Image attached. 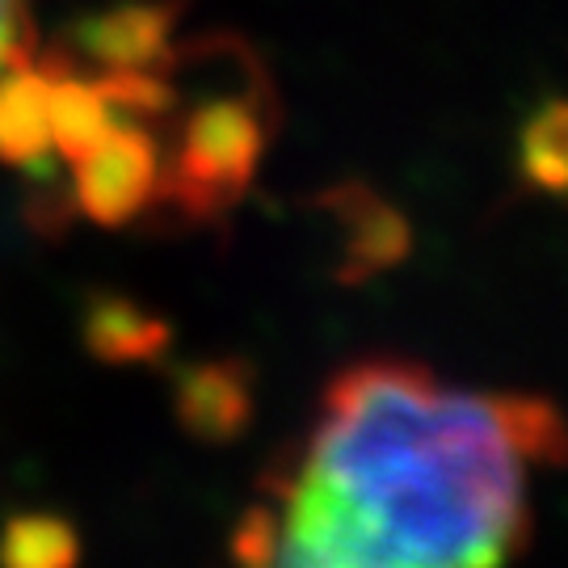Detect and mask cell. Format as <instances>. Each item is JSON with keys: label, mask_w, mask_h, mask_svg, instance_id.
<instances>
[{"label": "cell", "mask_w": 568, "mask_h": 568, "mask_svg": "<svg viewBox=\"0 0 568 568\" xmlns=\"http://www.w3.org/2000/svg\"><path fill=\"white\" fill-rule=\"evenodd\" d=\"M173 18H178V4L135 0L81 26V42L102 68H164Z\"/></svg>", "instance_id": "cell-6"}, {"label": "cell", "mask_w": 568, "mask_h": 568, "mask_svg": "<svg viewBox=\"0 0 568 568\" xmlns=\"http://www.w3.org/2000/svg\"><path fill=\"white\" fill-rule=\"evenodd\" d=\"M30 55V18L26 0H0V68Z\"/></svg>", "instance_id": "cell-12"}, {"label": "cell", "mask_w": 568, "mask_h": 568, "mask_svg": "<svg viewBox=\"0 0 568 568\" xmlns=\"http://www.w3.org/2000/svg\"><path fill=\"white\" fill-rule=\"evenodd\" d=\"M270 143V122L257 93L211 98L190 119L173 156L161 164V194L190 220H224L241 203Z\"/></svg>", "instance_id": "cell-2"}, {"label": "cell", "mask_w": 568, "mask_h": 568, "mask_svg": "<svg viewBox=\"0 0 568 568\" xmlns=\"http://www.w3.org/2000/svg\"><path fill=\"white\" fill-rule=\"evenodd\" d=\"M565 426L539 396H467L408 363L328 384L286 501L379 568H506L530 530L527 464H560Z\"/></svg>", "instance_id": "cell-1"}, {"label": "cell", "mask_w": 568, "mask_h": 568, "mask_svg": "<svg viewBox=\"0 0 568 568\" xmlns=\"http://www.w3.org/2000/svg\"><path fill=\"white\" fill-rule=\"evenodd\" d=\"M51 72H55L51 77V148H55V156L72 164L81 161L119 119H114V110H110L93 77L77 72L60 55H51Z\"/></svg>", "instance_id": "cell-8"}, {"label": "cell", "mask_w": 568, "mask_h": 568, "mask_svg": "<svg viewBox=\"0 0 568 568\" xmlns=\"http://www.w3.org/2000/svg\"><path fill=\"white\" fill-rule=\"evenodd\" d=\"M518 169H523V182L548 199L565 194V173H568V114L565 102L551 98L544 102L530 122L523 126V140H518Z\"/></svg>", "instance_id": "cell-11"}, {"label": "cell", "mask_w": 568, "mask_h": 568, "mask_svg": "<svg viewBox=\"0 0 568 568\" xmlns=\"http://www.w3.org/2000/svg\"><path fill=\"white\" fill-rule=\"evenodd\" d=\"M84 342L102 363H152L169 345V325L122 295H98L84 312Z\"/></svg>", "instance_id": "cell-9"}, {"label": "cell", "mask_w": 568, "mask_h": 568, "mask_svg": "<svg viewBox=\"0 0 568 568\" xmlns=\"http://www.w3.org/2000/svg\"><path fill=\"white\" fill-rule=\"evenodd\" d=\"M81 535L60 514H13L0 527V568H77Z\"/></svg>", "instance_id": "cell-10"}, {"label": "cell", "mask_w": 568, "mask_h": 568, "mask_svg": "<svg viewBox=\"0 0 568 568\" xmlns=\"http://www.w3.org/2000/svg\"><path fill=\"white\" fill-rule=\"evenodd\" d=\"M51 55H21L0 68V164L34 173L55 156L51 148Z\"/></svg>", "instance_id": "cell-4"}, {"label": "cell", "mask_w": 568, "mask_h": 568, "mask_svg": "<svg viewBox=\"0 0 568 568\" xmlns=\"http://www.w3.org/2000/svg\"><path fill=\"white\" fill-rule=\"evenodd\" d=\"M328 206L345 224V270L342 278L358 283L408 253V224L371 190H337Z\"/></svg>", "instance_id": "cell-7"}, {"label": "cell", "mask_w": 568, "mask_h": 568, "mask_svg": "<svg viewBox=\"0 0 568 568\" xmlns=\"http://www.w3.org/2000/svg\"><path fill=\"white\" fill-rule=\"evenodd\" d=\"M161 164V140L148 131V122L119 119L81 161H72V203L102 227L131 224L156 203Z\"/></svg>", "instance_id": "cell-3"}, {"label": "cell", "mask_w": 568, "mask_h": 568, "mask_svg": "<svg viewBox=\"0 0 568 568\" xmlns=\"http://www.w3.org/2000/svg\"><path fill=\"white\" fill-rule=\"evenodd\" d=\"M173 405L203 443H232L253 417V375L244 363H194L178 375Z\"/></svg>", "instance_id": "cell-5"}]
</instances>
